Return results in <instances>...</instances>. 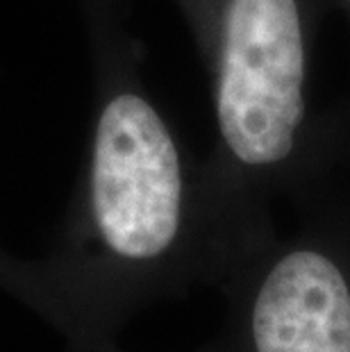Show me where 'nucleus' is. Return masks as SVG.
<instances>
[{
    "label": "nucleus",
    "mask_w": 350,
    "mask_h": 352,
    "mask_svg": "<svg viewBox=\"0 0 350 352\" xmlns=\"http://www.w3.org/2000/svg\"><path fill=\"white\" fill-rule=\"evenodd\" d=\"M219 291L226 318L191 352H350V223L332 198L300 209ZM100 352H123L118 343Z\"/></svg>",
    "instance_id": "7ed1b4c3"
},
{
    "label": "nucleus",
    "mask_w": 350,
    "mask_h": 352,
    "mask_svg": "<svg viewBox=\"0 0 350 352\" xmlns=\"http://www.w3.org/2000/svg\"><path fill=\"white\" fill-rule=\"evenodd\" d=\"M210 76L214 146L200 162L216 212L248 248L278 234L273 202L300 212L341 164L337 111H316L311 73L332 0H173Z\"/></svg>",
    "instance_id": "f03ea898"
},
{
    "label": "nucleus",
    "mask_w": 350,
    "mask_h": 352,
    "mask_svg": "<svg viewBox=\"0 0 350 352\" xmlns=\"http://www.w3.org/2000/svg\"><path fill=\"white\" fill-rule=\"evenodd\" d=\"M0 289L50 323L53 305H50L41 259L14 257L0 245Z\"/></svg>",
    "instance_id": "20e7f679"
},
{
    "label": "nucleus",
    "mask_w": 350,
    "mask_h": 352,
    "mask_svg": "<svg viewBox=\"0 0 350 352\" xmlns=\"http://www.w3.org/2000/svg\"><path fill=\"white\" fill-rule=\"evenodd\" d=\"M334 7H337L339 12H344V16L348 19L350 23V0H332ZM341 116H344V123H346V130L350 134V107L348 109H341Z\"/></svg>",
    "instance_id": "39448f33"
},
{
    "label": "nucleus",
    "mask_w": 350,
    "mask_h": 352,
    "mask_svg": "<svg viewBox=\"0 0 350 352\" xmlns=\"http://www.w3.org/2000/svg\"><path fill=\"white\" fill-rule=\"evenodd\" d=\"M325 196L337 202V205L341 207V212H344V216L348 219V223H350V196H341V193H337V191H327Z\"/></svg>",
    "instance_id": "423d86ee"
},
{
    "label": "nucleus",
    "mask_w": 350,
    "mask_h": 352,
    "mask_svg": "<svg viewBox=\"0 0 350 352\" xmlns=\"http://www.w3.org/2000/svg\"><path fill=\"white\" fill-rule=\"evenodd\" d=\"M78 5L91 57V137L41 268L48 325L66 352H100L139 311L219 289L255 250L216 212L200 162L148 91L132 0Z\"/></svg>",
    "instance_id": "f257e3e1"
}]
</instances>
